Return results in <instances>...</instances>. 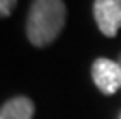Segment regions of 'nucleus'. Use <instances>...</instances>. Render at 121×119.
Returning <instances> with one entry per match:
<instances>
[{"mask_svg":"<svg viewBox=\"0 0 121 119\" xmlns=\"http://www.w3.org/2000/svg\"><path fill=\"white\" fill-rule=\"evenodd\" d=\"M34 103L27 96H16L2 105L0 119H32Z\"/></svg>","mask_w":121,"mask_h":119,"instance_id":"20e7f679","label":"nucleus"},{"mask_svg":"<svg viewBox=\"0 0 121 119\" xmlns=\"http://www.w3.org/2000/svg\"><path fill=\"white\" fill-rule=\"evenodd\" d=\"M117 62H119V64H121V55H119V60H117Z\"/></svg>","mask_w":121,"mask_h":119,"instance_id":"423d86ee","label":"nucleus"},{"mask_svg":"<svg viewBox=\"0 0 121 119\" xmlns=\"http://www.w3.org/2000/svg\"><path fill=\"white\" fill-rule=\"evenodd\" d=\"M91 75L96 87L107 96L121 89V64L116 60L105 59V57L96 59L91 66Z\"/></svg>","mask_w":121,"mask_h":119,"instance_id":"f03ea898","label":"nucleus"},{"mask_svg":"<svg viewBox=\"0 0 121 119\" xmlns=\"http://www.w3.org/2000/svg\"><path fill=\"white\" fill-rule=\"evenodd\" d=\"M66 23L62 0H32L27 16V37L34 46H46L57 39Z\"/></svg>","mask_w":121,"mask_h":119,"instance_id":"f257e3e1","label":"nucleus"},{"mask_svg":"<svg viewBox=\"0 0 121 119\" xmlns=\"http://www.w3.org/2000/svg\"><path fill=\"white\" fill-rule=\"evenodd\" d=\"M95 20L103 36L114 37L121 29V0H95Z\"/></svg>","mask_w":121,"mask_h":119,"instance_id":"7ed1b4c3","label":"nucleus"},{"mask_svg":"<svg viewBox=\"0 0 121 119\" xmlns=\"http://www.w3.org/2000/svg\"><path fill=\"white\" fill-rule=\"evenodd\" d=\"M16 2L18 0H0V14H2V18H7L11 14L14 5H16Z\"/></svg>","mask_w":121,"mask_h":119,"instance_id":"39448f33","label":"nucleus"}]
</instances>
